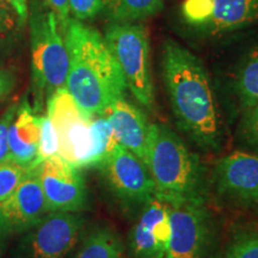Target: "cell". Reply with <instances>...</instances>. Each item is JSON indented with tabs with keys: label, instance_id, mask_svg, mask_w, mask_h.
Listing matches in <instances>:
<instances>
[{
	"label": "cell",
	"instance_id": "cell-1",
	"mask_svg": "<svg viewBox=\"0 0 258 258\" xmlns=\"http://www.w3.org/2000/svg\"><path fill=\"white\" fill-rule=\"evenodd\" d=\"M161 71L171 109L183 133L205 151H218L222 127L217 98L201 60L173 40L161 48Z\"/></svg>",
	"mask_w": 258,
	"mask_h": 258
},
{
	"label": "cell",
	"instance_id": "cell-2",
	"mask_svg": "<svg viewBox=\"0 0 258 258\" xmlns=\"http://www.w3.org/2000/svg\"><path fill=\"white\" fill-rule=\"evenodd\" d=\"M62 35L70 56L66 89L84 111L103 115L128 91L120 66L104 36L84 21L71 17Z\"/></svg>",
	"mask_w": 258,
	"mask_h": 258
},
{
	"label": "cell",
	"instance_id": "cell-3",
	"mask_svg": "<svg viewBox=\"0 0 258 258\" xmlns=\"http://www.w3.org/2000/svg\"><path fill=\"white\" fill-rule=\"evenodd\" d=\"M144 163L153 180L158 200L166 205L206 203L209 186L205 166L165 124L151 123Z\"/></svg>",
	"mask_w": 258,
	"mask_h": 258
},
{
	"label": "cell",
	"instance_id": "cell-4",
	"mask_svg": "<svg viewBox=\"0 0 258 258\" xmlns=\"http://www.w3.org/2000/svg\"><path fill=\"white\" fill-rule=\"evenodd\" d=\"M35 111L56 90L66 88L70 56L56 16L36 3L29 15Z\"/></svg>",
	"mask_w": 258,
	"mask_h": 258
},
{
	"label": "cell",
	"instance_id": "cell-5",
	"mask_svg": "<svg viewBox=\"0 0 258 258\" xmlns=\"http://www.w3.org/2000/svg\"><path fill=\"white\" fill-rule=\"evenodd\" d=\"M104 40L123 74L128 91L139 104L154 110V86L147 28L141 22H109Z\"/></svg>",
	"mask_w": 258,
	"mask_h": 258
},
{
	"label": "cell",
	"instance_id": "cell-6",
	"mask_svg": "<svg viewBox=\"0 0 258 258\" xmlns=\"http://www.w3.org/2000/svg\"><path fill=\"white\" fill-rule=\"evenodd\" d=\"M47 116L55 129L59 156L78 169L90 167L93 116L80 108L66 88L56 90L47 99Z\"/></svg>",
	"mask_w": 258,
	"mask_h": 258
},
{
	"label": "cell",
	"instance_id": "cell-7",
	"mask_svg": "<svg viewBox=\"0 0 258 258\" xmlns=\"http://www.w3.org/2000/svg\"><path fill=\"white\" fill-rule=\"evenodd\" d=\"M184 23L208 36H221L258 24V0H184Z\"/></svg>",
	"mask_w": 258,
	"mask_h": 258
},
{
	"label": "cell",
	"instance_id": "cell-8",
	"mask_svg": "<svg viewBox=\"0 0 258 258\" xmlns=\"http://www.w3.org/2000/svg\"><path fill=\"white\" fill-rule=\"evenodd\" d=\"M109 188L127 209L144 207L156 199V189L146 165L120 144L98 165Z\"/></svg>",
	"mask_w": 258,
	"mask_h": 258
},
{
	"label": "cell",
	"instance_id": "cell-9",
	"mask_svg": "<svg viewBox=\"0 0 258 258\" xmlns=\"http://www.w3.org/2000/svg\"><path fill=\"white\" fill-rule=\"evenodd\" d=\"M167 206L171 235L166 258H207L214 230L205 202H179Z\"/></svg>",
	"mask_w": 258,
	"mask_h": 258
},
{
	"label": "cell",
	"instance_id": "cell-10",
	"mask_svg": "<svg viewBox=\"0 0 258 258\" xmlns=\"http://www.w3.org/2000/svg\"><path fill=\"white\" fill-rule=\"evenodd\" d=\"M213 184L224 201L244 208L258 207V156L234 151L217 163Z\"/></svg>",
	"mask_w": 258,
	"mask_h": 258
},
{
	"label": "cell",
	"instance_id": "cell-11",
	"mask_svg": "<svg viewBox=\"0 0 258 258\" xmlns=\"http://www.w3.org/2000/svg\"><path fill=\"white\" fill-rule=\"evenodd\" d=\"M38 166L30 167L15 191L0 202V238L30 231L49 213L41 186Z\"/></svg>",
	"mask_w": 258,
	"mask_h": 258
},
{
	"label": "cell",
	"instance_id": "cell-12",
	"mask_svg": "<svg viewBox=\"0 0 258 258\" xmlns=\"http://www.w3.org/2000/svg\"><path fill=\"white\" fill-rule=\"evenodd\" d=\"M38 176L49 212L78 213L86 206V186L78 167L60 156L43 160Z\"/></svg>",
	"mask_w": 258,
	"mask_h": 258
},
{
	"label": "cell",
	"instance_id": "cell-13",
	"mask_svg": "<svg viewBox=\"0 0 258 258\" xmlns=\"http://www.w3.org/2000/svg\"><path fill=\"white\" fill-rule=\"evenodd\" d=\"M83 218L72 212H49L29 234L30 258H66L76 246Z\"/></svg>",
	"mask_w": 258,
	"mask_h": 258
},
{
	"label": "cell",
	"instance_id": "cell-14",
	"mask_svg": "<svg viewBox=\"0 0 258 258\" xmlns=\"http://www.w3.org/2000/svg\"><path fill=\"white\" fill-rule=\"evenodd\" d=\"M171 235L169 206L157 198L140 209L129 237L135 258H166Z\"/></svg>",
	"mask_w": 258,
	"mask_h": 258
},
{
	"label": "cell",
	"instance_id": "cell-15",
	"mask_svg": "<svg viewBox=\"0 0 258 258\" xmlns=\"http://www.w3.org/2000/svg\"><path fill=\"white\" fill-rule=\"evenodd\" d=\"M103 116L110 124L116 141L144 161L151 129L145 112L123 96L115 99Z\"/></svg>",
	"mask_w": 258,
	"mask_h": 258
},
{
	"label": "cell",
	"instance_id": "cell-16",
	"mask_svg": "<svg viewBox=\"0 0 258 258\" xmlns=\"http://www.w3.org/2000/svg\"><path fill=\"white\" fill-rule=\"evenodd\" d=\"M41 115L31 108L27 99L19 103L17 114L9 132L10 160L18 165L35 167L38 161V139H40Z\"/></svg>",
	"mask_w": 258,
	"mask_h": 258
},
{
	"label": "cell",
	"instance_id": "cell-17",
	"mask_svg": "<svg viewBox=\"0 0 258 258\" xmlns=\"http://www.w3.org/2000/svg\"><path fill=\"white\" fill-rule=\"evenodd\" d=\"M232 91L241 112L258 101V43L247 50L238 64Z\"/></svg>",
	"mask_w": 258,
	"mask_h": 258
},
{
	"label": "cell",
	"instance_id": "cell-18",
	"mask_svg": "<svg viewBox=\"0 0 258 258\" xmlns=\"http://www.w3.org/2000/svg\"><path fill=\"white\" fill-rule=\"evenodd\" d=\"M164 0H103V9L109 22H143L159 14Z\"/></svg>",
	"mask_w": 258,
	"mask_h": 258
},
{
	"label": "cell",
	"instance_id": "cell-19",
	"mask_svg": "<svg viewBox=\"0 0 258 258\" xmlns=\"http://www.w3.org/2000/svg\"><path fill=\"white\" fill-rule=\"evenodd\" d=\"M74 258H123V244L110 228L99 227L85 238Z\"/></svg>",
	"mask_w": 258,
	"mask_h": 258
},
{
	"label": "cell",
	"instance_id": "cell-20",
	"mask_svg": "<svg viewBox=\"0 0 258 258\" xmlns=\"http://www.w3.org/2000/svg\"><path fill=\"white\" fill-rule=\"evenodd\" d=\"M93 150L90 166H98L117 144L109 122L103 115L93 116L92 120Z\"/></svg>",
	"mask_w": 258,
	"mask_h": 258
},
{
	"label": "cell",
	"instance_id": "cell-21",
	"mask_svg": "<svg viewBox=\"0 0 258 258\" xmlns=\"http://www.w3.org/2000/svg\"><path fill=\"white\" fill-rule=\"evenodd\" d=\"M29 169L14 161H0V202L9 198L27 176Z\"/></svg>",
	"mask_w": 258,
	"mask_h": 258
},
{
	"label": "cell",
	"instance_id": "cell-22",
	"mask_svg": "<svg viewBox=\"0 0 258 258\" xmlns=\"http://www.w3.org/2000/svg\"><path fill=\"white\" fill-rule=\"evenodd\" d=\"M238 135L245 146L258 152V101L241 112Z\"/></svg>",
	"mask_w": 258,
	"mask_h": 258
},
{
	"label": "cell",
	"instance_id": "cell-23",
	"mask_svg": "<svg viewBox=\"0 0 258 258\" xmlns=\"http://www.w3.org/2000/svg\"><path fill=\"white\" fill-rule=\"evenodd\" d=\"M19 28L21 25L14 10L5 0H0V53L10 48Z\"/></svg>",
	"mask_w": 258,
	"mask_h": 258
},
{
	"label": "cell",
	"instance_id": "cell-24",
	"mask_svg": "<svg viewBox=\"0 0 258 258\" xmlns=\"http://www.w3.org/2000/svg\"><path fill=\"white\" fill-rule=\"evenodd\" d=\"M59 156V141L53 124L47 115H41L40 139H38V161Z\"/></svg>",
	"mask_w": 258,
	"mask_h": 258
},
{
	"label": "cell",
	"instance_id": "cell-25",
	"mask_svg": "<svg viewBox=\"0 0 258 258\" xmlns=\"http://www.w3.org/2000/svg\"><path fill=\"white\" fill-rule=\"evenodd\" d=\"M226 258H258V233H246L235 238Z\"/></svg>",
	"mask_w": 258,
	"mask_h": 258
},
{
	"label": "cell",
	"instance_id": "cell-26",
	"mask_svg": "<svg viewBox=\"0 0 258 258\" xmlns=\"http://www.w3.org/2000/svg\"><path fill=\"white\" fill-rule=\"evenodd\" d=\"M102 9L103 0H70L71 16L79 21L93 18Z\"/></svg>",
	"mask_w": 258,
	"mask_h": 258
},
{
	"label": "cell",
	"instance_id": "cell-27",
	"mask_svg": "<svg viewBox=\"0 0 258 258\" xmlns=\"http://www.w3.org/2000/svg\"><path fill=\"white\" fill-rule=\"evenodd\" d=\"M18 104H12L9 106L8 110L0 117V161L10 160V147H9V132L17 114Z\"/></svg>",
	"mask_w": 258,
	"mask_h": 258
},
{
	"label": "cell",
	"instance_id": "cell-28",
	"mask_svg": "<svg viewBox=\"0 0 258 258\" xmlns=\"http://www.w3.org/2000/svg\"><path fill=\"white\" fill-rule=\"evenodd\" d=\"M47 4L51 11L55 14L57 22H59L60 30L63 34L64 29H66L71 19L70 0H47Z\"/></svg>",
	"mask_w": 258,
	"mask_h": 258
},
{
	"label": "cell",
	"instance_id": "cell-29",
	"mask_svg": "<svg viewBox=\"0 0 258 258\" xmlns=\"http://www.w3.org/2000/svg\"><path fill=\"white\" fill-rule=\"evenodd\" d=\"M8 4L11 6L14 10L16 16H17L19 25L23 27L27 24L29 19V8H28V0H5Z\"/></svg>",
	"mask_w": 258,
	"mask_h": 258
},
{
	"label": "cell",
	"instance_id": "cell-30",
	"mask_svg": "<svg viewBox=\"0 0 258 258\" xmlns=\"http://www.w3.org/2000/svg\"><path fill=\"white\" fill-rule=\"evenodd\" d=\"M14 86V77L6 71H0V101L8 96Z\"/></svg>",
	"mask_w": 258,
	"mask_h": 258
}]
</instances>
